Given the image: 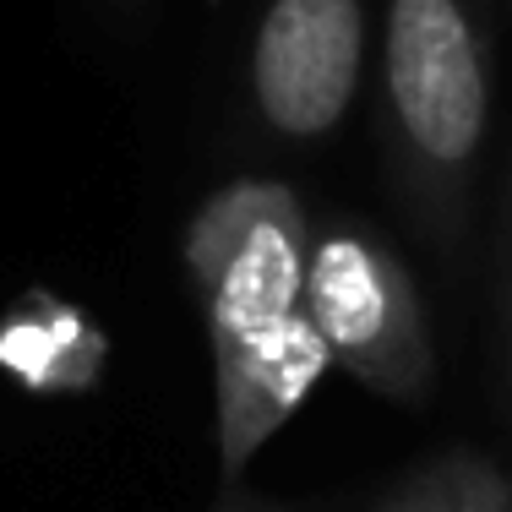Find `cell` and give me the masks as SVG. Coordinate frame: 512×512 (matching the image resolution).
Returning a JSON list of instances; mask_svg holds the SVG:
<instances>
[{"label":"cell","mask_w":512,"mask_h":512,"mask_svg":"<svg viewBox=\"0 0 512 512\" xmlns=\"http://www.w3.org/2000/svg\"><path fill=\"white\" fill-rule=\"evenodd\" d=\"M496 88V0H387L382 158L398 218L447 278L480 224Z\"/></svg>","instance_id":"7a4b0ae2"},{"label":"cell","mask_w":512,"mask_h":512,"mask_svg":"<svg viewBox=\"0 0 512 512\" xmlns=\"http://www.w3.org/2000/svg\"><path fill=\"white\" fill-rule=\"evenodd\" d=\"M306 316L327 365L398 409L436 398V338L409 262L360 218H311Z\"/></svg>","instance_id":"3957f363"},{"label":"cell","mask_w":512,"mask_h":512,"mask_svg":"<svg viewBox=\"0 0 512 512\" xmlns=\"http://www.w3.org/2000/svg\"><path fill=\"white\" fill-rule=\"evenodd\" d=\"M306 256L311 213L278 175L224 180L186 224V273L213 355L218 491L246 485L327 365L306 316Z\"/></svg>","instance_id":"6da1fadb"},{"label":"cell","mask_w":512,"mask_h":512,"mask_svg":"<svg viewBox=\"0 0 512 512\" xmlns=\"http://www.w3.org/2000/svg\"><path fill=\"white\" fill-rule=\"evenodd\" d=\"M148 6H153V0H104V11H109V17H120V22H126V17H142Z\"/></svg>","instance_id":"ba28073f"},{"label":"cell","mask_w":512,"mask_h":512,"mask_svg":"<svg viewBox=\"0 0 512 512\" xmlns=\"http://www.w3.org/2000/svg\"><path fill=\"white\" fill-rule=\"evenodd\" d=\"M213 512H306V507L273 502V496H262V491H251V485H240V491H218Z\"/></svg>","instance_id":"52a82bcc"},{"label":"cell","mask_w":512,"mask_h":512,"mask_svg":"<svg viewBox=\"0 0 512 512\" xmlns=\"http://www.w3.org/2000/svg\"><path fill=\"white\" fill-rule=\"evenodd\" d=\"M365 71V0H262L240 71L267 148H316L344 126Z\"/></svg>","instance_id":"277c9868"},{"label":"cell","mask_w":512,"mask_h":512,"mask_svg":"<svg viewBox=\"0 0 512 512\" xmlns=\"http://www.w3.org/2000/svg\"><path fill=\"white\" fill-rule=\"evenodd\" d=\"M99 6H104V0H99Z\"/></svg>","instance_id":"9c48e42d"},{"label":"cell","mask_w":512,"mask_h":512,"mask_svg":"<svg viewBox=\"0 0 512 512\" xmlns=\"http://www.w3.org/2000/svg\"><path fill=\"white\" fill-rule=\"evenodd\" d=\"M491 327H496L502 404L512 414V153L496 175V202H491Z\"/></svg>","instance_id":"8992f818"},{"label":"cell","mask_w":512,"mask_h":512,"mask_svg":"<svg viewBox=\"0 0 512 512\" xmlns=\"http://www.w3.org/2000/svg\"><path fill=\"white\" fill-rule=\"evenodd\" d=\"M355 512H512V474L474 447H447Z\"/></svg>","instance_id":"5b68a950"}]
</instances>
